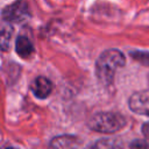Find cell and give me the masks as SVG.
Returning <instances> with one entry per match:
<instances>
[{
	"instance_id": "cell-1",
	"label": "cell",
	"mask_w": 149,
	"mask_h": 149,
	"mask_svg": "<svg viewBox=\"0 0 149 149\" xmlns=\"http://www.w3.org/2000/svg\"><path fill=\"white\" fill-rule=\"evenodd\" d=\"M126 64L123 54L118 49H108L100 54L95 62V74L100 83L109 85L116 71Z\"/></svg>"
},
{
	"instance_id": "cell-4",
	"label": "cell",
	"mask_w": 149,
	"mask_h": 149,
	"mask_svg": "<svg viewBox=\"0 0 149 149\" xmlns=\"http://www.w3.org/2000/svg\"><path fill=\"white\" fill-rule=\"evenodd\" d=\"M129 108L137 114L149 116V90L135 92L129 98Z\"/></svg>"
},
{
	"instance_id": "cell-11",
	"label": "cell",
	"mask_w": 149,
	"mask_h": 149,
	"mask_svg": "<svg viewBox=\"0 0 149 149\" xmlns=\"http://www.w3.org/2000/svg\"><path fill=\"white\" fill-rule=\"evenodd\" d=\"M142 133L146 137L149 139V122H146L143 126H142Z\"/></svg>"
},
{
	"instance_id": "cell-2",
	"label": "cell",
	"mask_w": 149,
	"mask_h": 149,
	"mask_svg": "<svg viewBox=\"0 0 149 149\" xmlns=\"http://www.w3.org/2000/svg\"><path fill=\"white\" fill-rule=\"evenodd\" d=\"M126 126V119L114 112H100L88 120V127L99 133L112 134L121 130Z\"/></svg>"
},
{
	"instance_id": "cell-3",
	"label": "cell",
	"mask_w": 149,
	"mask_h": 149,
	"mask_svg": "<svg viewBox=\"0 0 149 149\" xmlns=\"http://www.w3.org/2000/svg\"><path fill=\"white\" fill-rule=\"evenodd\" d=\"M29 16V8L26 1L17 0L6 6L1 12V17L6 22H22Z\"/></svg>"
},
{
	"instance_id": "cell-6",
	"label": "cell",
	"mask_w": 149,
	"mask_h": 149,
	"mask_svg": "<svg viewBox=\"0 0 149 149\" xmlns=\"http://www.w3.org/2000/svg\"><path fill=\"white\" fill-rule=\"evenodd\" d=\"M31 91L36 98L44 99L51 93L52 84L45 77H37V78H35V80L31 84Z\"/></svg>"
},
{
	"instance_id": "cell-12",
	"label": "cell",
	"mask_w": 149,
	"mask_h": 149,
	"mask_svg": "<svg viewBox=\"0 0 149 149\" xmlns=\"http://www.w3.org/2000/svg\"><path fill=\"white\" fill-rule=\"evenodd\" d=\"M7 149H15V148H12V147H9V148H7Z\"/></svg>"
},
{
	"instance_id": "cell-5",
	"label": "cell",
	"mask_w": 149,
	"mask_h": 149,
	"mask_svg": "<svg viewBox=\"0 0 149 149\" xmlns=\"http://www.w3.org/2000/svg\"><path fill=\"white\" fill-rule=\"evenodd\" d=\"M50 149H81V141L73 135L56 136L50 142Z\"/></svg>"
},
{
	"instance_id": "cell-8",
	"label": "cell",
	"mask_w": 149,
	"mask_h": 149,
	"mask_svg": "<svg viewBox=\"0 0 149 149\" xmlns=\"http://www.w3.org/2000/svg\"><path fill=\"white\" fill-rule=\"evenodd\" d=\"M15 50L20 57L27 58L34 52V47H33V44L28 37L19 36L16 38V42H15Z\"/></svg>"
},
{
	"instance_id": "cell-7",
	"label": "cell",
	"mask_w": 149,
	"mask_h": 149,
	"mask_svg": "<svg viewBox=\"0 0 149 149\" xmlns=\"http://www.w3.org/2000/svg\"><path fill=\"white\" fill-rule=\"evenodd\" d=\"M86 149H122V142L114 137H104L93 142Z\"/></svg>"
},
{
	"instance_id": "cell-10",
	"label": "cell",
	"mask_w": 149,
	"mask_h": 149,
	"mask_svg": "<svg viewBox=\"0 0 149 149\" xmlns=\"http://www.w3.org/2000/svg\"><path fill=\"white\" fill-rule=\"evenodd\" d=\"M129 149H149L148 140H134L129 143Z\"/></svg>"
},
{
	"instance_id": "cell-9",
	"label": "cell",
	"mask_w": 149,
	"mask_h": 149,
	"mask_svg": "<svg viewBox=\"0 0 149 149\" xmlns=\"http://www.w3.org/2000/svg\"><path fill=\"white\" fill-rule=\"evenodd\" d=\"M13 29L10 24H0V50H7L9 47Z\"/></svg>"
}]
</instances>
